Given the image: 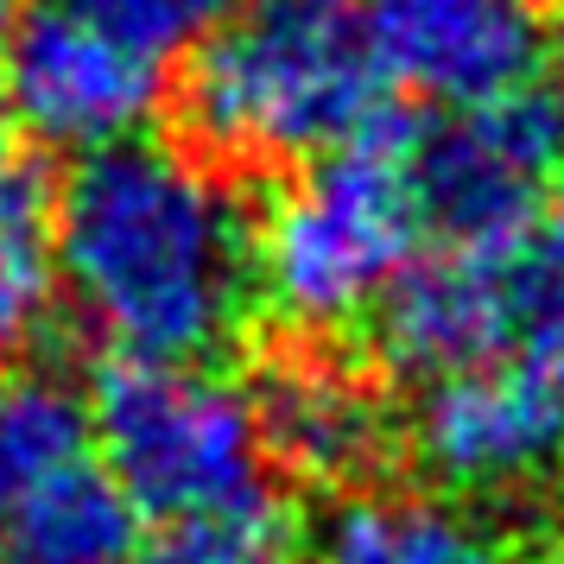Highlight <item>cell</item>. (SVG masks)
<instances>
[{
    "label": "cell",
    "instance_id": "6da1fadb",
    "mask_svg": "<svg viewBox=\"0 0 564 564\" xmlns=\"http://www.w3.org/2000/svg\"><path fill=\"white\" fill-rule=\"evenodd\" d=\"M52 260L115 356L209 361L254 311V216L197 147L121 140L52 197Z\"/></svg>",
    "mask_w": 564,
    "mask_h": 564
},
{
    "label": "cell",
    "instance_id": "7a4b0ae2",
    "mask_svg": "<svg viewBox=\"0 0 564 564\" xmlns=\"http://www.w3.org/2000/svg\"><path fill=\"white\" fill-rule=\"evenodd\" d=\"M381 70L356 0H241L191 52L178 115L223 165H305L381 121Z\"/></svg>",
    "mask_w": 564,
    "mask_h": 564
},
{
    "label": "cell",
    "instance_id": "3957f363",
    "mask_svg": "<svg viewBox=\"0 0 564 564\" xmlns=\"http://www.w3.org/2000/svg\"><path fill=\"white\" fill-rule=\"evenodd\" d=\"M419 204L406 178V121H368L356 140L305 159L254 223V305L292 336L368 324L381 292L419 254Z\"/></svg>",
    "mask_w": 564,
    "mask_h": 564
},
{
    "label": "cell",
    "instance_id": "277c9868",
    "mask_svg": "<svg viewBox=\"0 0 564 564\" xmlns=\"http://www.w3.org/2000/svg\"><path fill=\"white\" fill-rule=\"evenodd\" d=\"M89 437L140 520H191L267 495L254 400L204 361L115 356L89 387Z\"/></svg>",
    "mask_w": 564,
    "mask_h": 564
},
{
    "label": "cell",
    "instance_id": "5b68a950",
    "mask_svg": "<svg viewBox=\"0 0 564 564\" xmlns=\"http://www.w3.org/2000/svg\"><path fill=\"white\" fill-rule=\"evenodd\" d=\"M564 172V115L533 83L406 121V178L437 248H520Z\"/></svg>",
    "mask_w": 564,
    "mask_h": 564
},
{
    "label": "cell",
    "instance_id": "8992f818",
    "mask_svg": "<svg viewBox=\"0 0 564 564\" xmlns=\"http://www.w3.org/2000/svg\"><path fill=\"white\" fill-rule=\"evenodd\" d=\"M165 102L159 57L89 26L77 13L32 7L0 39V108L13 133L45 153H102L140 140Z\"/></svg>",
    "mask_w": 564,
    "mask_h": 564
},
{
    "label": "cell",
    "instance_id": "52a82bcc",
    "mask_svg": "<svg viewBox=\"0 0 564 564\" xmlns=\"http://www.w3.org/2000/svg\"><path fill=\"white\" fill-rule=\"evenodd\" d=\"M406 444L437 495H457L469 508L527 501L564 463V400L533 361L495 356L425 381Z\"/></svg>",
    "mask_w": 564,
    "mask_h": 564
},
{
    "label": "cell",
    "instance_id": "ba28073f",
    "mask_svg": "<svg viewBox=\"0 0 564 564\" xmlns=\"http://www.w3.org/2000/svg\"><path fill=\"white\" fill-rule=\"evenodd\" d=\"M545 292H552V260L539 241L437 248L381 292V305L368 311V336L393 375L437 381L527 343Z\"/></svg>",
    "mask_w": 564,
    "mask_h": 564
},
{
    "label": "cell",
    "instance_id": "9c48e42d",
    "mask_svg": "<svg viewBox=\"0 0 564 564\" xmlns=\"http://www.w3.org/2000/svg\"><path fill=\"white\" fill-rule=\"evenodd\" d=\"M356 32L387 89L437 108L513 96L545 64L539 0H356Z\"/></svg>",
    "mask_w": 564,
    "mask_h": 564
},
{
    "label": "cell",
    "instance_id": "30bf717a",
    "mask_svg": "<svg viewBox=\"0 0 564 564\" xmlns=\"http://www.w3.org/2000/svg\"><path fill=\"white\" fill-rule=\"evenodd\" d=\"M248 400L260 425V457L311 488H356L393 451L387 400L330 356L273 361Z\"/></svg>",
    "mask_w": 564,
    "mask_h": 564
},
{
    "label": "cell",
    "instance_id": "8fae6325",
    "mask_svg": "<svg viewBox=\"0 0 564 564\" xmlns=\"http://www.w3.org/2000/svg\"><path fill=\"white\" fill-rule=\"evenodd\" d=\"M311 564H508V545L457 495L356 488L324 513Z\"/></svg>",
    "mask_w": 564,
    "mask_h": 564
},
{
    "label": "cell",
    "instance_id": "7c38bea8",
    "mask_svg": "<svg viewBox=\"0 0 564 564\" xmlns=\"http://www.w3.org/2000/svg\"><path fill=\"white\" fill-rule=\"evenodd\" d=\"M0 545L7 564H133L140 513L102 463L83 457L0 520Z\"/></svg>",
    "mask_w": 564,
    "mask_h": 564
},
{
    "label": "cell",
    "instance_id": "4fadbf2b",
    "mask_svg": "<svg viewBox=\"0 0 564 564\" xmlns=\"http://www.w3.org/2000/svg\"><path fill=\"white\" fill-rule=\"evenodd\" d=\"M96 451L89 393L57 368H7L0 375V520L32 488L77 469Z\"/></svg>",
    "mask_w": 564,
    "mask_h": 564
},
{
    "label": "cell",
    "instance_id": "5bb4252c",
    "mask_svg": "<svg viewBox=\"0 0 564 564\" xmlns=\"http://www.w3.org/2000/svg\"><path fill=\"white\" fill-rule=\"evenodd\" d=\"M57 299L52 204L32 172L0 178V375L26 356Z\"/></svg>",
    "mask_w": 564,
    "mask_h": 564
},
{
    "label": "cell",
    "instance_id": "9a60e30c",
    "mask_svg": "<svg viewBox=\"0 0 564 564\" xmlns=\"http://www.w3.org/2000/svg\"><path fill=\"white\" fill-rule=\"evenodd\" d=\"M292 558V520L273 495L235 501L216 513L165 520L153 545H140L133 564H285Z\"/></svg>",
    "mask_w": 564,
    "mask_h": 564
},
{
    "label": "cell",
    "instance_id": "2e32d148",
    "mask_svg": "<svg viewBox=\"0 0 564 564\" xmlns=\"http://www.w3.org/2000/svg\"><path fill=\"white\" fill-rule=\"evenodd\" d=\"M45 7L77 13L89 26L128 39L133 52L147 57H172V52H197L241 0H45Z\"/></svg>",
    "mask_w": 564,
    "mask_h": 564
},
{
    "label": "cell",
    "instance_id": "e0dca14e",
    "mask_svg": "<svg viewBox=\"0 0 564 564\" xmlns=\"http://www.w3.org/2000/svg\"><path fill=\"white\" fill-rule=\"evenodd\" d=\"M539 248H545V260L564 273V178L552 184V223H545V241H539Z\"/></svg>",
    "mask_w": 564,
    "mask_h": 564
},
{
    "label": "cell",
    "instance_id": "ac0fdd59",
    "mask_svg": "<svg viewBox=\"0 0 564 564\" xmlns=\"http://www.w3.org/2000/svg\"><path fill=\"white\" fill-rule=\"evenodd\" d=\"M545 57H552V102L564 115V26H558V39H545Z\"/></svg>",
    "mask_w": 564,
    "mask_h": 564
},
{
    "label": "cell",
    "instance_id": "d6986e66",
    "mask_svg": "<svg viewBox=\"0 0 564 564\" xmlns=\"http://www.w3.org/2000/svg\"><path fill=\"white\" fill-rule=\"evenodd\" d=\"M7 172H20V159H13V121H7V108H0V178Z\"/></svg>",
    "mask_w": 564,
    "mask_h": 564
},
{
    "label": "cell",
    "instance_id": "ffe728a7",
    "mask_svg": "<svg viewBox=\"0 0 564 564\" xmlns=\"http://www.w3.org/2000/svg\"><path fill=\"white\" fill-rule=\"evenodd\" d=\"M13 20H20V0H0V39L13 32Z\"/></svg>",
    "mask_w": 564,
    "mask_h": 564
},
{
    "label": "cell",
    "instance_id": "44dd1931",
    "mask_svg": "<svg viewBox=\"0 0 564 564\" xmlns=\"http://www.w3.org/2000/svg\"><path fill=\"white\" fill-rule=\"evenodd\" d=\"M545 564H564V552H552V558H545Z\"/></svg>",
    "mask_w": 564,
    "mask_h": 564
}]
</instances>
